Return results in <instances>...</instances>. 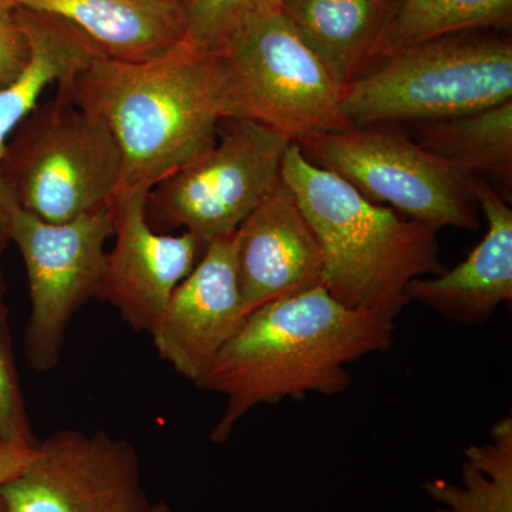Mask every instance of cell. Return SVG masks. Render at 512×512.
Instances as JSON below:
<instances>
[{
  "instance_id": "6da1fadb",
  "label": "cell",
  "mask_w": 512,
  "mask_h": 512,
  "mask_svg": "<svg viewBox=\"0 0 512 512\" xmlns=\"http://www.w3.org/2000/svg\"><path fill=\"white\" fill-rule=\"evenodd\" d=\"M393 336L394 319L346 308L323 286L259 306L195 383L227 399L212 443L227 441L259 404L345 392L348 365L386 352Z\"/></svg>"
},
{
  "instance_id": "7a4b0ae2",
  "label": "cell",
  "mask_w": 512,
  "mask_h": 512,
  "mask_svg": "<svg viewBox=\"0 0 512 512\" xmlns=\"http://www.w3.org/2000/svg\"><path fill=\"white\" fill-rule=\"evenodd\" d=\"M57 94L109 127L121 154L119 188L150 191L211 150L227 119L221 53L185 42L150 62L97 57Z\"/></svg>"
},
{
  "instance_id": "3957f363",
  "label": "cell",
  "mask_w": 512,
  "mask_h": 512,
  "mask_svg": "<svg viewBox=\"0 0 512 512\" xmlns=\"http://www.w3.org/2000/svg\"><path fill=\"white\" fill-rule=\"evenodd\" d=\"M281 177L318 239L322 286L349 309L396 319L416 279L446 271L437 231L363 197L289 144Z\"/></svg>"
},
{
  "instance_id": "277c9868",
  "label": "cell",
  "mask_w": 512,
  "mask_h": 512,
  "mask_svg": "<svg viewBox=\"0 0 512 512\" xmlns=\"http://www.w3.org/2000/svg\"><path fill=\"white\" fill-rule=\"evenodd\" d=\"M512 100L507 30H470L380 57L343 89L353 127L451 119Z\"/></svg>"
},
{
  "instance_id": "5b68a950",
  "label": "cell",
  "mask_w": 512,
  "mask_h": 512,
  "mask_svg": "<svg viewBox=\"0 0 512 512\" xmlns=\"http://www.w3.org/2000/svg\"><path fill=\"white\" fill-rule=\"evenodd\" d=\"M0 180L16 208L62 224L109 202L121 183V154L99 117L56 94L10 138Z\"/></svg>"
},
{
  "instance_id": "8992f818",
  "label": "cell",
  "mask_w": 512,
  "mask_h": 512,
  "mask_svg": "<svg viewBox=\"0 0 512 512\" xmlns=\"http://www.w3.org/2000/svg\"><path fill=\"white\" fill-rule=\"evenodd\" d=\"M220 53L227 119L256 121L293 143L353 128L342 110L343 87L281 9L247 20Z\"/></svg>"
},
{
  "instance_id": "52a82bcc",
  "label": "cell",
  "mask_w": 512,
  "mask_h": 512,
  "mask_svg": "<svg viewBox=\"0 0 512 512\" xmlns=\"http://www.w3.org/2000/svg\"><path fill=\"white\" fill-rule=\"evenodd\" d=\"M303 156L348 181L367 200L434 231H476L474 181L433 156L394 124L353 127L296 141Z\"/></svg>"
},
{
  "instance_id": "ba28073f",
  "label": "cell",
  "mask_w": 512,
  "mask_h": 512,
  "mask_svg": "<svg viewBox=\"0 0 512 512\" xmlns=\"http://www.w3.org/2000/svg\"><path fill=\"white\" fill-rule=\"evenodd\" d=\"M292 141L245 119H224L214 147L148 192L151 227L184 228L202 244L232 237L281 180Z\"/></svg>"
},
{
  "instance_id": "9c48e42d",
  "label": "cell",
  "mask_w": 512,
  "mask_h": 512,
  "mask_svg": "<svg viewBox=\"0 0 512 512\" xmlns=\"http://www.w3.org/2000/svg\"><path fill=\"white\" fill-rule=\"evenodd\" d=\"M10 235L29 281L30 318L25 356L36 372H49L62 356L74 313L99 298L106 272V242L113 237L107 204L82 217L52 224L23 210L10 217Z\"/></svg>"
},
{
  "instance_id": "30bf717a",
  "label": "cell",
  "mask_w": 512,
  "mask_h": 512,
  "mask_svg": "<svg viewBox=\"0 0 512 512\" xmlns=\"http://www.w3.org/2000/svg\"><path fill=\"white\" fill-rule=\"evenodd\" d=\"M8 512H144L140 457L106 431L60 430L37 441L26 466L0 485Z\"/></svg>"
},
{
  "instance_id": "8fae6325",
  "label": "cell",
  "mask_w": 512,
  "mask_h": 512,
  "mask_svg": "<svg viewBox=\"0 0 512 512\" xmlns=\"http://www.w3.org/2000/svg\"><path fill=\"white\" fill-rule=\"evenodd\" d=\"M148 192L117 188L107 202L116 244L107 252L99 295L136 332H150L207 247L190 232L168 235L151 227Z\"/></svg>"
},
{
  "instance_id": "7c38bea8",
  "label": "cell",
  "mask_w": 512,
  "mask_h": 512,
  "mask_svg": "<svg viewBox=\"0 0 512 512\" xmlns=\"http://www.w3.org/2000/svg\"><path fill=\"white\" fill-rule=\"evenodd\" d=\"M239 292L234 235L207 244L175 288L151 338L158 356L197 383L247 319Z\"/></svg>"
},
{
  "instance_id": "4fadbf2b",
  "label": "cell",
  "mask_w": 512,
  "mask_h": 512,
  "mask_svg": "<svg viewBox=\"0 0 512 512\" xmlns=\"http://www.w3.org/2000/svg\"><path fill=\"white\" fill-rule=\"evenodd\" d=\"M234 242L247 315L265 303L322 286V249L282 177L239 225Z\"/></svg>"
},
{
  "instance_id": "5bb4252c",
  "label": "cell",
  "mask_w": 512,
  "mask_h": 512,
  "mask_svg": "<svg viewBox=\"0 0 512 512\" xmlns=\"http://www.w3.org/2000/svg\"><path fill=\"white\" fill-rule=\"evenodd\" d=\"M487 234L467 259L407 288V298L458 325H480L512 299V210L490 185L474 183Z\"/></svg>"
},
{
  "instance_id": "9a60e30c",
  "label": "cell",
  "mask_w": 512,
  "mask_h": 512,
  "mask_svg": "<svg viewBox=\"0 0 512 512\" xmlns=\"http://www.w3.org/2000/svg\"><path fill=\"white\" fill-rule=\"evenodd\" d=\"M72 26L100 55L117 62L160 59L183 45L184 8L160 0H15Z\"/></svg>"
},
{
  "instance_id": "2e32d148",
  "label": "cell",
  "mask_w": 512,
  "mask_h": 512,
  "mask_svg": "<svg viewBox=\"0 0 512 512\" xmlns=\"http://www.w3.org/2000/svg\"><path fill=\"white\" fill-rule=\"evenodd\" d=\"M12 18L28 42L29 59L15 80L0 87V160L20 124L39 106L43 93L101 56L89 40L62 20L25 8L13 10ZM0 205L10 212L18 210L2 180Z\"/></svg>"
},
{
  "instance_id": "e0dca14e",
  "label": "cell",
  "mask_w": 512,
  "mask_h": 512,
  "mask_svg": "<svg viewBox=\"0 0 512 512\" xmlns=\"http://www.w3.org/2000/svg\"><path fill=\"white\" fill-rule=\"evenodd\" d=\"M394 0H282L285 18L345 89L369 64Z\"/></svg>"
},
{
  "instance_id": "ac0fdd59",
  "label": "cell",
  "mask_w": 512,
  "mask_h": 512,
  "mask_svg": "<svg viewBox=\"0 0 512 512\" xmlns=\"http://www.w3.org/2000/svg\"><path fill=\"white\" fill-rule=\"evenodd\" d=\"M421 147L511 202L512 100L446 120L403 126Z\"/></svg>"
},
{
  "instance_id": "d6986e66",
  "label": "cell",
  "mask_w": 512,
  "mask_h": 512,
  "mask_svg": "<svg viewBox=\"0 0 512 512\" xmlns=\"http://www.w3.org/2000/svg\"><path fill=\"white\" fill-rule=\"evenodd\" d=\"M511 23L512 0H394L367 67L414 43L470 30H508Z\"/></svg>"
},
{
  "instance_id": "ffe728a7",
  "label": "cell",
  "mask_w": 512,
  "mask_h": 512,
  "mask_svg": "<svg viewBox=\"0 0 512 512\" xmlns=\"http://www.w3.org/2000/svg\"><path fill=\"white\" fill-rule=\"evenodd\" d=\"M463 485L429 481L424 491L444 505L436 512H512V419L497 421L490 441L464 451Z\"/></svg>"
},
{
  "instance_id": "44dd1931",
  "label": "cell",
  "mask_w": 512,
  "mask_h": 512,
  "mask_svg": "<svg viewBox=\"0 0 512 512\" xmlns=\"http://www.w3.org/2000/svg\"><path fill=\"white\" fill-rule=\"evenodd\" d=\"M282 0H190L183 6L185 43L202 52H220L247 20L281 9Z\"/></svg>"
},
{
  "instance_id": "7402d4cb",
  "label": "cell",
  "mask_w": 512,
  "mask_h": 512,
  "mask_svg": "<svg viewBox=\"0 0 512 512\" xmlns=\"http://www.w3.org/2000/svg\"><path fill=\"white\" fill-rule=\"evenodd\" d=\"M0 441L25 448L39 441L30 427L6 319H0Z\"/></svg>"
},
{
  "instance_id": "603a6c76",
  "label": "cell",
  "mask_w": 512,
  "mask_h": 512,
  "mask_svg": "<svg viewBox=\"0 0 512 512\" xmlns=\"http://www.w3.org/2000/svg\"><path fill=\"white\" fill-rule=\"evenodd\" d=\"M28 59V42L15 20L0 22V87L15 80Z\"/></svg>"
},
{
  "instance_id": "cb8c5ba5",
  "label": "cell",
  "mask_w": 512,
  "mask_h": 512,
  "mask_svg": "<svg viewBox=\"0 0 512 512\" xmlns=\"http://www.w3.org/2000/svg\"><path fill=\"white\" fill-rule=\"evenodd\" d=\"M32 448L0 444V485L5 484L23 470L28 463Z\"/></svg>"
},
{
  "instance_id": "d4e9b609",
  "label": "cell",
  "mask_w": 512,
  "mask_h": 512,
  "mask_svg": "<svg viewBox=\"0 0 512 512\" xmlns=\"http://www.w3.org/2000/svg\"><path fill=\"white\" fill-rule=\"evenodd\" d=\"M10 217H12V212L0 205V258H2V254L5 252L6 247H8L9 242L12 241ZM6 313H8V309H6L5 305V282H3L2 269H0V319H6Z\"/></svg>"
},
{
  "instance_id": "484cf974",
  "label": "cell",
  "mask_w": 512,
  "mask_h": 512,
  "mask_svg": "<svg viewBox=\"0 0 512 512\" xmlns=\"http://www.w3.org/2000/svg\"><path fill=\"white\" fill-rule=\"evenodd\" d=\"M15 9V0H0V22L12 18V13Z\"/></svg>"
},
{
  "instance_id": "4316f807",
  "label": "cell",
  "mask_w": 512,
  "mask_h": 512,
  "mask_svg": "<svg viewBox=\"0 0 512 512\" xmlns=\"http://www.w3.org/2000/svg\"><path fill=\"white\" fill-rule=\"evenodd\" d=\"M144 512H171V508L164 501H160V503L150 504Z\"/></svg>"
},
{
  "instance_id": "83f0119b",
  "label": "cell",
  "mask_w": 512,
  "mask_h": 512,
  "mask_svg": "<svg viewBox=\"0 0 512 512\" xmlns=\"http://www.w3.org/2000/svg\"><path fill=\"white\" fill-rule=\"evenodd\" d=\"M160 2L174 3V5L184 6L185 3L190 2V0H160Z\"/></svg>"
},
{
  "instance_id": "f1b7e54d",
  "label": "cell",
  "mask_w": 512,
  "mask_h": 512,
  "mask_svg": "<svg viewBox=\"0 0 512 512\" xmlns=\"http://www.w3.org/2000/svg\"><path fill=\"white\" fill-rule=\"evenodd\" d=\"M0 512H8L6 511L5 505H3L2 501H0Z\"/></svg>"
},
{
  "instance_id": "f546056e",
  "label": "cell",
  "mask_w": 512,
  "mask_h": 512,
  "mask_svg": "<svg viewBox=\"0 0 512 512\" xmlns=\"http://www.w3.org/2000/svg\"><path fill=\"white\" fill-rule=\"evenodd\" d=\"M0 444H2V441H0Z\"/></svg>"
}]
</instances>
